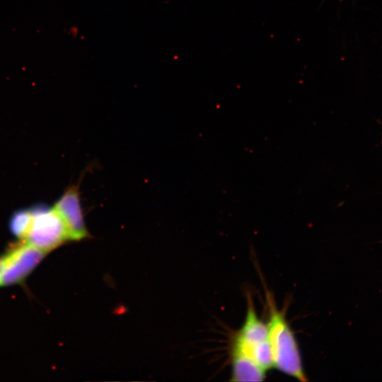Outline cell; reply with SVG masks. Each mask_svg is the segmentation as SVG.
I'll return each instance as SVG.
<instances>
[{"instance_id":"2","label":"cell","mask_w":382,"mask_h":382,"mask_svg":"<svg viewBox=\"0 0 382 382\" xmlns=\"http://www.w3.org/2000/svg\"><path fill=\"white\" fill-rule=\"evenodd\" d=\"M245 321L233 338L231 346L252 359L265 371L274 366L269 340V329L257 316L253 301L248 296Z\"/></svg>"},{"instance_id":"3","label":"cell","mask_w":382,"mask_h":382,"mask_svg":"<svg viewBox=\"0 0 382 382\" xmlns=\"http://www.w3.org/2000/svg\"><path fill=\"white\" fill-rule=\"evenodd\" d=\"M30 209V227L22 241L47 253L71 241L63 220L53 206L37 204Z\"/></svg>"},{"instance_id":"8","label":"cell","mask_w":382,"mask_h":382,"mask_svg":"<svg viewBox=\"0 0 382 382\" xmlns=\"http://www.w3.org/2000/svg\"><path fill=\"white\" fill-rule=\"evenodd\" d=\"M2 265H3V255L0 256V272L1 271Z\"/></svg>"},{"instance_id":"6","label":"cell","mask_w":382,"mask_h":382,"mask_svg":"<svg viewBox=\"0 0 382 382\" xmlns=\"http://www.w3.org/2000/svg\"><path fill=\"white\" fill-rule=\"evenodd\" d=\"M231 378L233 381H263L266 371L237 348L231 346Z\"/></svg>"},{"instance_id":"5","label":"cell","mask_w":382,"mask_h":382,"mask_svg":"<svg viewBox=\"0 0 382 382\" xmlns=\"http://www.w3.org/2000/svg\"><path fill=\"white\" fill-rule=\"evenodd\" d=\"M79 185V183L69 185L53 205L67 228L70 240L74 241L90 237L81 203Z\"/></svg>"},{"instance_id":"1","label":"cell","mask_w":382,"mask_h":382,"mask_svg":"<svg viewBox=\"0 0 382 382\" xmlns=\"http://www.w3.org/2000/svg\"><path fill=\"white\" fill-rule=\"evenodd\" d=\"M267 303L269 310V340L274 366L299 381H307L299 347L284 313L277 308L270 294L267 295Z\"/></svg>"},{"instance_id":"7","label":"cell","mask_w":382,"mask_h":382,"mask_svg":"<svg viewBox=\"0 0 382 382\" xmlns=\"http://www.w3.org/2000/svg\"><path fill=\"white\" fill-rule=\"evenodd\" d=\"M32 221V212L30 208L21 209L14 212L8 221V228L18 241H23L29 231Z\"/></svg>"},{"instance_id":"4","label":"cell","mask_w":382,"mask_h":382,"mask_svg":"<svg viewBox=\"0 0 382 382\" xmlns=\"http://www.w3.org/2000/svg\"><path fill=\"white\" fill-rule=\"evenodd\" d=\"M46 255L45 252L19 241L3 255L0 286L22 282Z\"/></svg>"}]
</instances>
